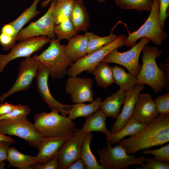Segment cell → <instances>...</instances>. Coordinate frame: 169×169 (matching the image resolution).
Returning a JSON list of instances; mask_svg holds the SVG:
<instances>
[{"mask_svg":"<svg viewBox=\"0 0 169 169\" xmlns=\"http://www.w3.org/2000/svg\"><path fill=\"white\" fill-rule=\"evenodd\" d=\"M102 102L101 99L98 97L88 104L83 103L74 104L72 105L68 117L71 120L80 117L87 118L100 109Z\"/></svg>","mask_w":169,"mask_h":169,"instance_id":"obj_25","label":"cell"},{"mask_svg":"<svg viewBox=\"0 0 169 169\" xmlns=\"http://www.w3.org/2000/svg\"><path fill=\"white\" fill-rule=\"evenodd\" d=\"M27 116L13 120H0V134L18 136L31 146L38 149L41 137L36 131L34 124Z\"/></svg>","mask_w":169,"mask_h":169,"instance_id":"obj_7","label":"cell"},{"mask_svg":"<svg viewBox=\"0 0 169 169\" xmlns=\"http://www.w3.org/2000/svg\"><path fill=\"white\" fill-rule=\"evenodd\" d=\"M93 138L91 133L85 134L81 152V158L85 164L87 169H104L98 162L92 153L90 144Z\"/></svg>","mask_w":169,"mask_h":169,"instance_id":"obj_29","label":"cell"},{"mask_svg":"<svg viewBox=\"0 0 169 169\" xmlns=\"http://www.w3.org/2000/svg\"><path fill=\"white\" fill-rule=\"evenodd\" d=\"M142 65L137 76L136 85L146 84L150 86L155 93L161 92L167 88L166 74L158 66L156 59L163 51L156 47L146 45L143 49Z\"/></svg>","mask_w":169,"mask_h":169,"instance_id":"obj_2","label":"cell"},{"mask_svg":"<svg viewBox=\"0 0 169 169\" xmlns=\"http://www.w3.org/2000/svg\"><path fill=\"white\" fill-rule=\"evenodd\" d=\"M93 84V80L90 78L69 76L65 83L66 93L70 95L74 104L91 102L94 100Z\"/></svg>","mask_w":169,"mask_h":169,"instance_id":"obj_15","label":"cell"},{"mask_svg":"<svg viewBox=\"0 0 169 169\" xmlns=\"http://www.w3.org/2000/svg\"><path fill=\"white\" fill-rule=\"evenodd\" d=\"M85 135L81 129L78 128L61 145L57 153L59 169H65L68 166L80 158Z\"/></svg>","mask_w":169,"mask_h":169,"instance_id":"obj_13","label":"cell"},{"mask_svg":"<svg viewBox=\"0 0 169 169\" xmlns=\"http://www.w3.org/2000/svg\"><path fill=\"white\" fill-rule=\"evenodd\" d=\"M159 114L155 100L149 93H139L131 117L147 125L152 123Z\"/></svg>","mask_w":169,"mask_h":169,"instance_id":"obj_16","label":"cell"},{"mask_svg":"<svg viewBox=\"0 0 169 169\" xmlns=\"http://www.w3.org/2000/svg\"><path fill=\"white\" fill-rule=\"evenodd\" d=\"M54 33L57 39L69 40L78 33L69 18L65 19L55 26Z\"/></svg>","mask_w":169,"mask_h":169,"instance_id":"obj_33","label":"cell"},{"mask_svg":"<svg viewBox=\"0 0 169 169\" xmlns=\"http://www.w3.org/2000/svg\"><path fill=\"white\" fill-rule=\"evenodd\" d=\"M89 35L88 32L84 34H77L68 40L66 45V52L75 62L87 54Z\"/></svg>","mask_w":169,"mask_h":169,"instance_id":"obj_19","label":"cell"},{"mask_svg":"<svg viewBox=\"0 0 169 169\" xmlns=\"http://www.w3.org/2000/svg\"><path fill=\"white\" fill-rule=\"evenodd\" d=\"M0 140L10 141L13 143H15L14 140L11 137L1 134H0Z\"/></svg>","mask_w":169,"mask_h":169,"instance_id":"obj_45","label":"cell"},{"mask_svg":"<svg viewBox=\"0 0 169 169\" xmlns=\"http://www.w3.org/2000/svg\"><path fill=\"white\" fill-rule=\"evenodd\" d=\"M142 152L145 155L151 154L154 156L153 159L160 161L169 162V144L162 146L155 150L142 149Z\"/></svg>","mask_w":169,"mask_h":169,"instance_id":"obj_34","label":"cell"},{"mask_svg":"<svg viewBox=\"0 0 169 169\" xmlns=\"http://www.w3.org/2000/svg\"><path fill=\"white\" fill-rule=\"evenodd\" d=\"M40 62L30 56L21 60L18 67L17 79L13 86L0 96V105L13 94L29 89L35 77Z\"/></svg>","mask_w":169,"mask_h":169,"instance_id":"obj_10","label":"cell"},{"mask_svg":"<svg viewBox=\"0 0 169 169\" xmlns=\"http://www.w3.org/2000/svg\"><path fill=\"white\" fill-rule=\"evenodd\" d=\"M30 109L26 105H18L17 108L9 113L0 117V120H13L27 116L30 113Z\"/></svg>","mask_w":169,"mask_h":169,"instance_id":"obj_35","label":"cell"},{"mask_svg":"<svg viewBox=\"0 0 169 169\" xmlns=\"http://www.w3.org/2000/svg\"><path fill=\"white\" fill-rule=\"evenodd\" d=\"M75 0H56L52 13L53 20L55 24L70 18Z\"/></svg>","mask_w":169,"mask_h":169,"instance_id":"obj_30","label":"cell"},{"mask_svg":"<svg viewBox=\"0 0 169 169\" xmlns=\"http://www.w3.org/2000/svg\"><path fill=\"white\" fill-rule=\"evenodd\" d=\"M40 1L43 0H34L30 7L25 9L17 19L9 23L14 31L13 41L14 45L16 44V37L19 32L26 23L40 13V11L37 10V7Z\"/></svg>","mask_w":169,"mask_h":169,"instance_id":"obj_26","label":"cell"},{"mask_svg":"<svg viewBox=\"0 0 169 169\" xmlns=\"http://www.w3.org/2000/svg\"><path fill=\"white\" fill-rule=\"evenodd\" d=\"M59 113L54 110L49 113L42 111L35 115L34 129L41 137L65 136L75 131V123Z\"/></svg>","mask_w":169,"mask_h":169,"instance_id":"obj_3","label":"cell"},{"mask_svg":"<svg viewBox=\"0 0 169 169\" xmlns=\"http://www.w3.org/2000/svg\"><path fill=\"white\" fill-rule=\"evenodd\" d=\"M155 100L159 114H169V92L159 96Z\"/></svg>","mask_w":169,"mask_h":169,"instance_id":"obj_36","label":"cell"},{"mask_svg":"<svg viewBox=\"0 0 169 169\" xmlns=\"http://www.w3.org/2000/svg\"><path fill=\"white\" fill-rule=\"evenodd\" d=\"M106 142L107 147L99 148L97 151L98 161L104 169H126L136 164L142 166L150 158L144 156L136 158L135 155L128 154L120 145L118 144L112 147L110 142Z\"/></svg>","mask_w":169,"mask_h":169,"instance_id":"obj_5","label":"cell"},{"mask_svg":"<svg viewBox=\"0 0 169 169\" xmlns=\"http://www.w3.org/2000/svg\"><path fill=\"white\" fill-rule=\"evenodd\" d=\"M143 84L135 85L127 91L122 110L113 125L110 131L115 133L124 126L131 118L138 95L143 90Z\"/></svg>","mask_w":169,"mask_h":169,"instance_id":"obj_18","label":"cell"},{"mask_svg":"<svg viewBox=\"0 0 169 169\" xmlns=\"http://www.w3.org/2000/svg\"><path fill=\"white\" fill-rule=\"evenodd\" d=\"M148 125L142 123L132 117L125 125L118 131L107 136L106 142H110L115 144L123 139L128 136H135L141 131Z\"/></svg>","mask_w":169,"mask_h":169,"instance_id":"obj_23","label":"cell"},{"mask_svg":"<svg viewBox=\"0 0 169 169\" xmlns=\"http://www.w3.org/2000/svg\"><path fill=\"white\" fill-rule=\"evenodd\" d=\"M5 165V164L3 161L0 162V169H3Z\"/></svg>","mask_w":169,"mask_h":169,"instance_id":"obj_47","label":"cell"},{"mask_svg":"<svg viewBox=\"0 0 169 169\" xmlns=\"http://www.w3.org/2000/svg\"><path fill=\"white\" fill-rule=\"evenodd\" d=\"M153 0H115L116 4L121 9H135L139 12L152 9Z\"/></svg>","mask_w":169,"mask_h":169,"instance_id":"obj_32","label":"cell"},{"mask_svg":"<svg viewBox=\"0 0 169 169\" xmlns=\"http://www.w3.org/2000/svg\"><path fill=\"white\" fill-rule=\"evenodd\" d=\"M18 105H14L8 102L0 105V117L12 111L17 107Z\"/></svg>","mask_w":169,"mask_h":169,"instance_id":"obj_41","label":"cell"},{"mask_svg":"<svg viewBox=\"0 0 169 169\" xmlns=\"http://www.w3.org/2000/svg\"><path fill=\"white\" fill-rule=\"evenodd\" d=\"M65 169H87V167L84 161L79 158L68 166Z\"/></svg>","mask_w":169,"mask_h":169,"instance_id":"obj_43","label":"cell"},{"mask_svg":"<svg viewBox=\"0 0 169 169\" xmlns=\"http://www.w3.org/2000/svg\"><path fill=\"white\" fill-rule=\"evenodd\" d=\"M89 35L87 54H90L111 43L118 38L112 30L108 36L100 37L95 33L88 32Z\"/></svg>","mask_w":169,"mask_h":169,"instance_id":"obj_31","label":"cell"},{"mask_svg":"<svg viewBox=\"0 0 169 169\" xmlns=\"http://www.w3.org/2000/svg\"><path fill=\"white\" fill-rule=\"evenodd\" d=\"M12 143L0 140V162L7 161L8 150Z\"/></svg>","mask_w":169,"mask_h":169,"instance_id":"obj_39","label":"cell"},{"mask_svg":"<svg viewBox=\"0 0 169 169\" xmlns=\"http://www.w3.org/2000/svg\"><path fill=\"white\" fill-rule=\"evenodd\" d=\"M159 0H153L152 9L148 18L136 31L129 33L124 42V45L132 47L136 44L138 39L144 37L149 38L154 44L160 45L167 38L168 34L161 29L159 24Z\"/></svg>","mask_w":169,"mask_h":169,"instance_id":"obj_6","label":"cell"},{"mask_svg":"<svg viewBox=\"0 0 169 169\" xmlns=\"http://www.w3.org/2000/svg\"><path fill=\"white\" fill-rule=\"evenodd\" d=\"M36 156L25 155L18 151L14 147H10L8 151V167L13 166L19 169H33Z\"/></svg>","mask_w":169,"mask_h":169,"instance_id":"obj_24","label":"cell"},{"mask_svg":"<svg viewBox=\"0 0 169 169\" xmlns=\"http://www.w3.org/2000/svg\"><path fill=\"white\" fill-rule=\"evenodd\" d=\"M70 19L78 33L87 32L90 26V16L83 0H75Z\"/></svg>","mask_w":169,"mask_h":169,"instance_id":"obj_20","label":"cell"},{"mask_svg":"<svg viewBox=\"0 0 169 169\" xmlns=\"http://www.w3.org/2000/svg\"><path fill=\"white\" fill-rule=\"evenodd\" d=\"M73 133L61 136L41 137L38 146V153L33 165L39 166L48 162L56 154L61 145L68 140Z\"/></svg>","mask_w":169,"mask_h":169,"instance_id":"obj_17","label":"cell"},{"mask_svg":"<svg viewBox=\"0 0 169 169\" xmlns=\"http://www.w3.org/2000/svg\"><path fill=\"white\" fill-rule=\"evenodd\" d=\"M97 85L103 88L109 87L114 82L112 67L107 63L100 62L92 72Z\"/></svg>","mask_w":169,"mask_h":169,"instance_id":"obj_28","label":"cell"},{"mask_svg":"<svg viewBox=\"0 0 169 169\" xmlns=\"http://www.w3.org/2000/svg\"><path fill=\"white\" fill-rule=\"evenodd\" d=\"M53 0H46L45 1H43V2L41 3V6L42 7H46L49 4V3ZM97 1H98L101 2H104L105 0H94Z\"/></svg>","mask_w":169,"mask_h":169,"instance_id":"obj_46","label":"cell"},{"mask_svg":"<svg viewBox=\"0 0 169 169\" xmlns=\"http://www.w3.org/2000/svg\"><path fill=\"white\" fill-rule=\"evenodd\" d=\"M126 93L125 91L120 89L107 97L102 102L100 109L107 116L116 120L120 114L121 107L124 103Z\"/></svg>","mask_w":169,"mask_h":169,"instance_id":"obj_21","label":"cell"},{"mask_svg":"<svg viewBox=\"0 0 169 169\" xmlns=\"http://www.w3.org/2000/svg\"><path fill=\"white\" fill-rule=\"evenodd\" d=\"M107 116L99 109L86 118V120L81 129L84 134L92 131H98L103 133L107 136L111 133L107 129L105 124Z\"/></svg>","mask_w":169,"mask_h":169,"instance_id":"obj_22","label":"cell"},{"mask_svg":"<svg viewBox=\"0 0 169 169\" xmlns=\"http://www.w3.org/2000/svg\"><path fill=\"white\" fill-rule=\"evenodd\" d=\"M1 33L12 36L13 41V37L14 33V31L13 26L9 23L4 25L1 29ZM12 43L14 46L13 42Z\"/></svg>","mask_w":169,"mask_h":169,"instance_id":"obj_44","label":"cell"},{"mask_svg":"<svg viewBox=\"0 0 169 169\" xmlns=\"http://www.w3.org/2000/svg\"><path fill=\"white\" fill-rule=\"evenodd\" d=\"M159 67L163 71H165L166 74V83L167 89L169 90V57L165 60L164 62L160 63Z\"/></svg>","mask_w":169,"mask_h":169,"instance_id":"obj_42","label":"cell"},{"mask_svg":"<svg viewBox=\"0 0 169 169\" xmlns=\"http://www.w3.org/2000/svg\"><path fill=\"white\" fill-rule=\"evenodd\" d=\"M49 75V69L40 63L35 77L38 93L51 110H57L61 115L66 116L69 114L72 105L62 104L52 96L48 84Z\"/></svg>","mask_w":169,"mask_h":169,"instance_id":"obj_14","label":"cell"},{"mask_svg":"<svg viewBox=\"0 0 169 169\" xmlns=\"http://www.w3.org/2000/svg\"><path fill=\"white\" fill-rule=\"evenodd\" d=\"M60 41L55 38L51 40L47 49L39 55L33 56L48 68L53 79L64 77L68 67L74 62L66 52V45L61 44Z\"/></svg>","mask_w":169,"mask_h":169,"instance_id":"obj_4","label":"cell"},{"mask_svg":"<svg viewBox=\"0 0 169 169\" xmlns=\"http://www.w3.org/2000/svg\"><path fill=\"white\" fill-rule=\"evenodd\" d=\"M34 169H58L59 166L58 162L57 154L47 163L39 166H33Z\"/></svg>","mask_w":169,"mask_h":169,"instance_id":"obj_40","label":"cell"},{"mask_svg":"<svg viewBox=\"0 0 169 169\" xmlns=\"http://www.w3.org/2000/svg\"><path fill=\"white\" fill-rule=\"evenodd\" d=\"M159 8L158 15V21L160 27L164 31L165 21L169 16L168 8L169 0H159Z\"/></svg>","mask_w":169,"mask_h":169,"instance_id":"obj_37","label":"cell"},{"mask_svg":"<svg viewBox=\"0 0 169 169\" xmlns=\"http://www.w3.org/2000/svg\"><path fill=\"white\" fill-rule=\"evenodd\" d=\"M125 35L120 34L114 41L75 62L67 70V74L69 76H76L84 71L92 73L96 66L110 52L114 49L124 45L126 39Z\"/></svg>","mask_w":169,"mask_h":169,"instance_id":"obj_8","label":"cell"},{"mask_svg":"<svg viewBox=\"0 0 169 169\" xmlns=\"http://www.w3.org/2000/svg\"><path fill=\"white\" fill-rule=\"evenodd\" d=\"M150 41L147 37L141 38L139 42L130 50L123 52H119V48H115L105 56L101 62L121 65L125 67L129 72L137 76L141 67L139 62L140 55L144 46Z\"/></svg>","mask_w":169,"mask_h":169,"instance_id":"obj_9","label":"cell"},{"mask_svg":"<svg viewBox=\"0 0 169 169\" xmlns=\"http://www.w3.org/2000/svg\"><path fill=\"white\" fill-rule=\"evenodd\" d=\"M56 0H53L46 12L37 20L31 23L18 33L16 40L19 41L40 36H46L51 40L55 38V24L53 20L52 13Z\"/></svg>","mask_w":169,"mask_h":169,"instance_id":"obj_12","label":"cell"},{"mask_svg":"<svg viewBox=\"0 0 169 169\" xmlns=\"http://www.w3.org/2000/svg\"><path fill=\"white\" fill-rule=\"evenodd\" d=\"M112 69L114 82L119 86L120 90L127 91L136 85L137 76L126 72L124 69L117 65H114Z\"/></svg>","mask_w":169,"mask_h":169,"instance_id":"obj_27","label":"cell"},{"mask_svg":"<svg viewBox=\"0 0 169 169\" xmlns=\"http://www.w3.org/2000/svg\"><path fill=\"white\" fill-rule=\"evenodd\" d=\"M146 163L144 164L138 169H169L168 162L160 161L152 158H149Z\"/></svg>","mask_w":169,"mask_h":169,"instance_id":"obj_38","label":"cell"},{"mask_svg":"<svg viewBox=\"0 0 169 169\" xmlns=\"http://www.w3.org/2000/svg\"><path fill=\"white\" fill-rule=\"evenodd\" d=\"M51 40L47 36H40L20 41L11 49L7 54L0 53V73L10 61L20 57L30 56L38 51L45 45L50 43Z\"/></svg>","mask_w":169,"mask_h":169,"instance_id":"obj_11","label":"cell"},{"mask_svg":"<svg viewBox=\"0 0 169 169\" xmlns=\"http://www.w3.org/2000/svg\"><path fill=\"white\" fill-rule=\"evenodd\" d=\"M169 141V114H159L157 118L144 129L129 138L120 141L129 155L152 146H161Z\"/></svg>","mask_w":169,"mask_h":169,"instance_id":"obj_1","label":"cell"}]
</instances>
